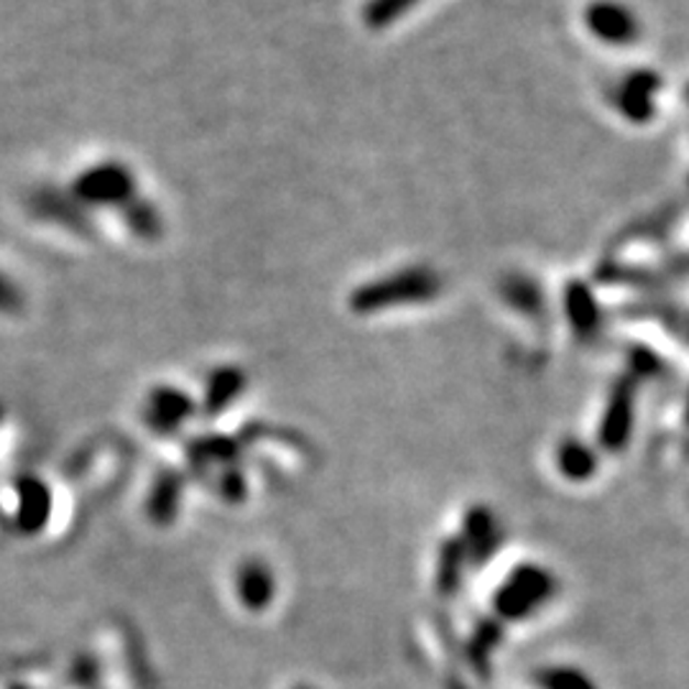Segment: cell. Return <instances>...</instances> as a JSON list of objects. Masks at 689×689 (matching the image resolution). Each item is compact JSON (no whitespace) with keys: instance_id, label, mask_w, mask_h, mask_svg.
<instances>
[{"instance_id":"12","label":"cell","mask_w":689,"mask_h":689,"mask_svg":"<svg viewBox=\"0 0 689 689\" xmlns=\"http://www.w3.org/2000/svg\"><path fill=\"white\" fill-rule=\"evenodd\" d=\"M21 299H19V292H15V286L8 282L6 276H0V309H13L19 307Z\"/></svg>"},{"instance_id":"13","label":"cell","mask_w":689,"mask_h":689,"mask_svg":"<svg viewBox=\"0 0 689 689\" xmlns=\"http://www.w3.org/2000/svg\"><path fill=\"white\" fill-rule=\"evenodd\" d=\"M685 416H687V424H689V394H687V406H685Z\"/></svg>"},{"instance_id":"11","label":"cell","mask_w":689,"mask_h":689,"mask_svg":"<svg viewBox=\"0 0 689 689\" xmlns=\"http://www.w3.org/2000/svg\"><path fill=\"white\" fill-rule=\"evenodd\" d=\"M416 0H371L368 6V23H375V29L389 23L391 19H398L406 8H412Z\"/></svg>"},{"instance_id":"5","label":"cell","mask_w":689,"mask_h":689,"mask_svg":"<svg viewBox=\"0 0 689 689\" xmlns=\"http://www.w3.org/2000/svg\"><path fill=\"white\" fill-rule=\"evenodd\" d=\"M633 386L628 381H621L619 386L613 389L611 398L605 404L603 422H600V445L605 450L619 452L628 445L631 431H633Z\"/></svg>"},{"instance_id":"4","label":"cell","mask_w":689,"mask_h":689,"mask_svg":"<svg viewBox=\"0 0 689 689\" xmlns=\"http://www.w3.org/2000/svg\"><path fill=\"white\" fill-rule=\"evenodd\" d=\"M460 539L464 544V549H468L470 562L485 565L488 559L499 551L503 542L499 516H495L488 506H470L464 511Z\"/></svg>"},{"instance_id":"2","label":"cell","mask_w":689,"mask_h":689,"mask_svg":"<svg viewBox=\"0 0 689 689\" xmlns=\"http://www.w3.org/2000/svg\"><path fill=\"white\" fill-rule=\"evenodd\" d=\"M437 292H439L437 276L429 274V271L414 269V274L412 271H406V274H396V276L381 278V282H375V284L363 286L356 294L352 304H356V309L360 311H371V309H386L391 307V304L398 307V304L427 302Z\"/></svg>"},{"instance_id":"10","label":"cell","mask_w":689,"mask_h":689,"mask_svg":"<svg viewBox=\"0 0 689 689\" xmlns=\"http://www.w3.org/2000/svg\"><path fill=\"white\" fill-rule=\"evenodd\" d=\"M472 638H475V641H472L470 656H472V664H475V667H480V664H485L488 659H491V654L501 644L499 621H495V623H483V626L478 628V633Z\"/></svg>"},{"instance_id":"8","label":"cell","mask_w":689,"mask_h":689,"mask_svg":"<svg viewBox=\"0 0 689 689\" xmlns=\"http://www.w3.org/2000/svg\"><path fill=\"white\" fill-rule=\"evenodd\" d=\"M470 562L468 557V549H464V544L460 536H455V539H450L445 544L442 549H439V565H437V590L442 592V595H450V592H458L460 582H462V572H464V565Z\"/></svg>"},{"instance_id":"7","label":"cell","mask_w":689,"mask_h":689,"mask_svg":"<svg viewBox=\"0 0 689 689\" xmlns=\"http://www.w3.org/2000/svg\"><path fill=\"white\" fill-rule=\"evenodd\" d=\"M555 464H557L559 475H562L565 480H570V483H588L590 478H595V472L600 468V458L590 445L582 442V439L565 437L562 442L557 445Z\"/></svg>"},{"instance_id":"1","label":"cell","mask_w":689,"mask_h":689,"mask_svg":"<svg viewBox=\"0 0 689 689\" xmlns=\"http://www.w3.org/2000/svg\"><path fill=\"white\" fill-rule=\"evenodd\" d=\"M559 582L547 567L536 562H521L506 575L493 592L495 621L521 623L534 619L557 598Z\"/></svg>"},{"instance_id":"3","label":"cell","mask_w":689,"mask_h":689,"mask_svg":"<svg viewBox=\"0 0 689 689\" xmlns=\"http://www.w3.org/2000/svg\"><path fill=\"white\" fill-rule=\"evenodd\" d=\"M75 195L87 205H123L133 195V176L120 164H100L75 182Z\"/></svg>"},{"instance_id":"9","label":"cell","mask_w":689,"mask_h":689,"mask_svg":"<svg viewBox=\"0 0 689 689\" xmlns=\"http://www.w3.org/2000/svg\"><path fill=\"white\" fill-rule=\"evenodd\" d=\"M536 687L539 689H600L588 671L570 664H551L536 671Z\"/></svg>"},{"instance_id":"6","label":"cell","mask_w":689,"mask_h":689,"mask_svg":"<svg viewBox=\"0 0 689 689\" xmlns=\"http://www.w3.org/2000/svg\"><path fill=\"white\" fill-rule=\"evenodd\" d=\"M588 23H590L592 34L603 39V42L626 44L638 34L636 19H633V13L623 3H608V0L592 3L588 13Z\"/></svg>"}]
</instances>
